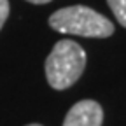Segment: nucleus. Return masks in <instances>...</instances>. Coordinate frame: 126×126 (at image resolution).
I'll return each instance as SVG.
<instances>
[{"label": "nucleus", "mask_w": 126, "mask_h": 126, "mask_svg": "<svg viewBox=\"0 0 126 126\" xmlns=\"http://www.w3.org/2000/svg\"><path fill=\"white\" fill-rule=\"evenodd\" d=\"M49 26L60 33L77 37L105 39L114 33V23L103 14L86 5H70L58 9L49 16Z\"/></svg>", "instance_id": "obj_1"}, {"label": "nucleus", "mask_w": 126, "mask_h": 126, "mask_svg": "<svg viewBox=\"0 0 126 126\" xmlns=\"http://www.w3.org/2000/svg\"><path fill=\"white\" fill-rule=\"evenodd\" d=\"M86 51L74 40L63 39L54 44L46 58V79L53 89H67L79 81L86 68Z\"/></svg>", "instance_id": "obj_2"}, {"label": "nucleus", "mask_w": 126, "mask_h": 126, "mask_svg": "<svg viewBox=\"0 0 126 126\" xmlns=\"http://www.w3.org/2000/svg\"><path fill=\"white\" fill-rule=\"evenodd\" d=\"M103 109L94 100H81L67 112L63 126H102Z\"/></svg>", "instance_id": "obj_3"}, {"label": "nucleus", "mask_w": 126, "mask_h": 126, "mask_svg": "<svg viewBox=\"0 0 126 126\" xmlns=\"http://www.w3.org/2000/svg\"><path fill=\"white\" fill-rule=\"evenodd\" d=\"M107 4H109L110 11L114 12L119 25L126 28V0H107Z\"/></svg>", "instance_id": "obj_4"}, {"label": "nucleus", "mask_w": 126, "mask_h": 126, "mask_svg": "<svg viewBox=\"0 0 126 126\" xmlns=\"http://www.w3.org/2000/svg\"><path fill=\"white\" fill-rule=\"evenodd\" d=\"M9 18V0H0V30Z\"/></svg>", "instance_id": "obj_5"}, {"label": "nucleus", "mask_w": 126, "mask_h": 126, "mask_svg": "<svg viewBox=\"0 0 126 126\" xmlns=\"http://www.w3.org/2000/svg\"><path fill=\"white\" fill-rule=\"evenodd\" d=\"M26 2H30V4H37V5H40V4H49L51 0H26Z\"/></svg>", "instance_id": "obj_6"}, {"label": "nucleus", "mask_w": 126, "mask_h": 126, "mask_svg": "<svg viewBox=\"0 0 126 126\" xmlns=\"http://www.w3.org/2000/svg\"><path fill=\"white\" fill-rule=\"evenodd\" d=\"M26 126H42V124H37V123H32V124H26Z\"/></svg>", "instance_id": "obj_7"}]
</instances>
